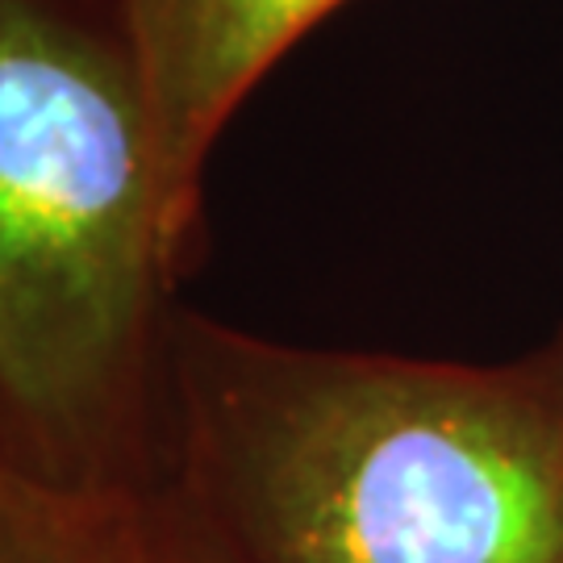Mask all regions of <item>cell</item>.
Here are the masks:
<instances>
[{
	"label": "cell",
	"instance_id": "cell-1",
	"mask_svg": "<svg viewBox=\"0 0 563 563\" xmlns=\"http://www.w3.org/2000/svg\"><path fill=\"white\" fill-rule=\"evenodd\" d=\"M172 484L239 563H563V334L514 363L184 322Z\"/></svg>",
	"mask_w": 563,
	"mask_h": 563
},
{
	"label": "cell",
	"instance_id": "cell-2",
	"mask_svg": "<svg viewBox=\"0 0 563 563\" xmlns=\"http://www.w3.org/2000/svg\"><path fill=\"white\" fill-rule=\"evenodd\" d=\"M172 260L125 51L46 0H0V446L13 460L63 484H163L130 430Z\"/></svg>",
	"mask_w": 563,
	"mask_h": 563
},
{
	"label": "cell",
	"instance_id": "cell-3",
	"mask_svg": "<svg viewBox=\"0 0 563 563\" xmlns=\"http://www.w3.org/2000/svg\"><path fill=\"white\" fill-rule=\"evenodd\" d=\"M334 4L342 0H121V51L151 121L163 225L176 255L225 121Z\"/></svg>",
	"mask_w": 563,
	"mask_h": 563
},
{
	"label": "cell",
	"instance_id": "cell-4",
	"mask_svg": "<svg viewBox=\"0 0 563 563\" xmlns=\"http://www.w3.org/2000/svg\"><path fill=\"white\" fill-rule=\"evenodd\" d=\"M155 488L63 484L0 446V563H142Z\"/></svg>",
	"mask_w": 563,
	"mask_h": 563
},
{
	"label": "cell",
	"instance_id": "cell-5",
	"mask_svg": "<svg viewBox=\"0 0 563 563\" xmlns=\"http://www.w3.org/2000/svg\"><path fill=\"white\" fill-rule=\"evenodd\" d=\"M142 563H239L234 551L205 522L201 509L184 497L172 481L151 493L146 518V555Z\"/></svg>",
	"mask_w": 563,
	"mask_h": 563
}]
</instances>
